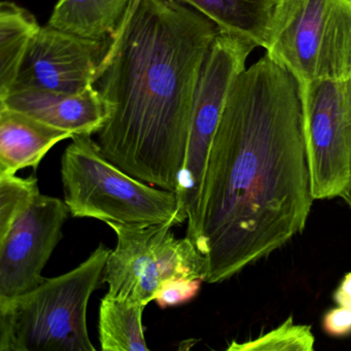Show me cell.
<instances>
[{
  "label": "cell",
  "mask_w": 351,
  "mask_h": 351,
  "mask_svg": "<svg viewBox=\"0 0 351 351\" xmlns=\"http://www.w3.org/2000/svg\"><path fill=\"white\" fill-rule=\"evenodd\" d=\"M313 334L309 326L295 324L289 317L278 328L254 340L244 343L233 342L228 350H313Z\"/></svg>",
  "instance_id": "obj_17"
},
{
  "label": "cell",
  "mask_w": 351,
  "mask_h": 351,
  "mask_svg": "<svg viewBox=\"0 0 351 351\" xmlns=\"http://www.w3.org/2000/svg\"><path fill=\"white\" fill-rule=\"evenodd\" d=\"M219 34L180 0L131 1L95 83L106 110L98 143L112 163L176 192L197 82Z\"/></svg>",
  "instance_id": "obj_2"
},
{
  "label": "cell",
  "mask_w": 351,
  "mask_h": 351,
  "mask_svg": "<svg viewBox=\"0 0 351 351\" xmlns=\"http://www.w3.org/2000/svg\"><path fill=\"white\" fill-rule=\"evenodd\" d=\"M38 193V178L34 176L26 178L16 174L0 176V235L10 229Z\"/></svg>",
  "instance_id": "obj_18"
},
{
  "label": "cell",
  "mask_w": 351,
  "mask_h": 351,
  "mask_svg": "<svg viewBox=\"0 0 351 351\" xmlns=\"http://www.w3.org/2000/svg\"><path fill=\"white\" fill-rule=\"evenodd\" d=\"M40 29L36 17L27 10L11 1L0 3V100L13 90Z\"/></svg>",
  "instance_id": "obj_15"
},
{
  "label": "cell",
  "mask_w": 351,
  "mask_h": 351,
  "mask_svg": "<svg viewBox=\"0 0 351 351\" xmlns=\"http://www.w3.org/2000/svg\"><path fill=\"white\" fill-rule=\"evenodd\" d=\"M110 248L100 244L69 272L0 301V351H95L87 309L102 285Z\"/></svg>",
  "instance_id": "obj_3"
},
{
  "label": "cell",
  "mask_w": 351,
  "mask_h": 351,
  "mask_svg": "<svg viewBox=\"0 0 351 351\" xmlns=\"http://www.w3.org/2000/svg\"><path fill=\"white\" fill-rule=\"evenodd\" d=\"M117 236L102 274L112 299L147 306L164 281L206 279V258L188 236L176 238L170 223H106Z\"/></svg>",
  "instance_id": "obj_7"
},
{
  "label": "cell",
  "mask_w": 351,
  "mask_h": 351,
  "mask_svg": "<svg viewBox=\"0 0 351 351\" xmlns=\"http://www.w3.org/2000/svg\"><path fill=\"white\" fill-rule=\"evenodd\" d=\"M263 48L300 86L351 79V0H277Z\"/></svg>",
  "instance_id": "obj_5"
},
{
  "label": "cell",
  "mask_w": 351,
  "mask_h": 351,
  "mask_svg": "<svg viewBox=\"0 0 351 351\" xmlns=\"http://www.w3.org/2000/svg\"><path fill=\"white\" fill-rule=\"evenodd\" d=\"M143 304L104 295L99 308V341L104 351H147L143 334Z\"/></svg>",
  "instance_id": "obj_16"
},
{
  "label": "cell",
  "mask_w": 351,
  "mask_h": 351,
  "mask_svg": "<svg viewBox=\"0 0 351 351\" xmlns=\"http://www.w3.org/2000/svg\"><path fill=\"white\" fill-rule=\"evenodd\" d=\"M300 87L312 195L341 197L351 182V79Z\"/></svg>",
  "instance_id": "obj_8"
},
{
  "label": "cell",
  "mask_w": 351,
  "mask_h": 351,
  "mask_svg": "<svg viewBox=\"0 0 351 351\" xmlns=\"http://www.w3.org/2000/svg\"><path fill=\"white\" fill-rule=\"evenodd\" d=\"M335 303L341 307L346 308L351 311V272L347 273L343 277L339 287L335 291L334 295Z\"/></svg>",
  "instance_id": "obj_21"
},
{
  "label": "cell",
  "mask_w": 351,
  "mask_h": 351,
  "mask_svg": "<svg viewBox=\"0 0 351 351\" xmlns=\"http://www.w3.org/2000/svg\"><path fill=\"white\" fill-rule=\"evenodd\" d=\"M313 200L301 87L265 55L234 81L209 152L205 282L228 280L302 233Z\"/></svg>",
  "instance_id": "obj_1"
},
{
  "label": "cell",
  "mask_w": 351,
  "mask_h": 351,
  "mask_svg": "<svg viewBox=\"0 0 351 351\" xmlns=\"http://www.w3.org/2000/svg\"><path fill=\"white\" fill-rule=\"evenodd\" d=\"M91 136L75 135L61 160L64 201L73 217L174 227L186 221L178 193L152 186L121 169Z\"/></svg>",
  "instance_id": "obj_4"
},
{
  "label": "cell",
  "mask_w": 351,
  "mask_h": 351,
  "mask_svg": "<svg viewBox=\"0 0 351 351\" xmlns=\"http://www.w3.org/2000/svg\"><path fill=\"white\" fill-rule=\"evenodd\" d=\"M322 328L332 337H346L351 334V311L338 307L328 310L322 319Z\"/></svg>",
  "instance_id": "obj_20"
},
{
  "label": "cell",
  "mask_w": 351,
  "mask_h": 351,
  "mask_svg": "<svg viewBox=\"0 0 351 351\" xmlns=\"http://www.w3.org/2000/svg\"><path fill=\"white\" fill-rule=\"evenodd\" d=\"M0 108L23 112L73 136L95 134L106 120V106L95 86L81 93L14 90L0 100Z\"/></svg>",
  "instance_id": "obj_11"
},
{
  "label": "cell",
  "mask_w": 351,
  "mask_h": 351,
  "mask_svg": "<svg viewBox=\"0 0 351 351\" xmlns=\"http://www.w3.org/2000/svg\"><path fill=\"white\" fill-rule=\"evenodd\" d=\"M256 48L250 40L219 32L205 57L197 82L186 155L176 193L186 215V236L199 250L209 152L230 89L245 69L246 59Z\"/></svg>",
  "instance_id": "obj_6"
},
{
  "label": "cell",
  "mask_w": 351,
  "mask_h": 351,
  "mask_svg": "<svg viewBox=\"0 0 351 351\" xmlns=\"http://www.w3.org/2000/svg\"><path fill=\"white\" fill-rule=\"evenodd\" d=\"M132 0H58L48 25L91 40L114 36Z\"/></svg>",
  "instance_id": "obj_13"
},
{
  "label": "cell",
  "mask_w": 351,
  "mask_h": 351,
  "mask_svg": "<svg viewBox=\"0 0 351 351\" xmlns=\"http://www.w3.org/2000/svg\"><path fill=\"white\" fill-rule=\"evenodd\" d=\"M110 43L112 38L91 40L50 25L40 27L12 91L81 93L94 87Z\"/></svg>",
  "instance_id": "obj_10"
},
{
  "label": "cell",
  "mask_w": 351,
  "mask_h": 351,
  "mask_svg": "<svg viewBox=\"0 0 351 351\" xmlns=\"http://www.w3.org/2000/svg\"><path fill=\"white\" fill-rule=\"evenodd\" d=\"M341 198L344 199L345 202L351 207V182L348 186H347L346 190L341 195Z\"/></svg>",
  "instance_id": "obj_22"
},
{
  "label": "cell",
  "mask_w": 351,
  "mask_h": 351,
  "mask_svg": "<svg viewBox=\"0 0 351 351\" xmlns=\"http://www.w3.org/2000/svg\"><path fill=\"white\" fill-rule=\"evenodd\" d=\"M208 18L219 32L264 47L277 0H180Z\"/></svg>",
  "instance_id": "obj_14"
},
{
  "label": "cell",
  "mask_w": 351,
  "mask_h": 351,
  "mask_svg": "<svg viewBox=\"0 0 351 351\" xmlns=\"http://www.w3.org/2000/svg\"><path fill=\"white\" fill-rule=\"evenodd\" d=\"M73 137L23 112L0 108V176L27 167L38 169L57 143Z\"/></svg>",
  "instance_id": "obj_12"
},
{
  "label": "cell",
  "mask_w": 351,
  "mask_h": 351,
  "mask_svg": "<svg viewBox=\"0 0 351 351\" xmlns=\"http://www.w3.org/2000/svg\"><path fill=\"white\" fill-rule=\"evenodd\" d=\"M203 282V279L190 277L168 279L160 285L153 302L161 309L189 303L198 295Z\"/></svg>",
  "instance_id": "obj_19"
},
{
  "label": "cell",
  "mask_w": 351,
  "mask_h": 351,
  "mask_svg": "<svg viewBox=\"0 0 351 351\" xmlns=\"http://www.w3.org/2000/svg\"><path fill=\"white\" fill-rule=\"evenodd\" d=\"M71 215L64 200L38 193L0 235V301L38 287Z\"/></svg>",
  "instance_id": "obj_9"
}]
</instances>
